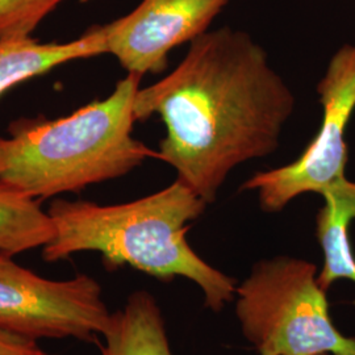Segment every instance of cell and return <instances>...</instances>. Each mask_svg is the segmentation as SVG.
Masks as SVG:
<instances>
[{
  "instance_id": "cell-6",
  "label": "cell",
  "mask_w": 355,
  "mask_h": 355,
  "mask_svg": "<svg viewBox=\"0 0 355 355\" xmlns=\"http://www.w3.org/2000/svg\"><path fill=\"white\" fill-rule=\"evenodd\" d=\"M111 312L101 284L85 274L51 280L0 255V330L41 338L98 343Z\"/></svg>"
},
{
  "instance_id": "cell-13",
  "label": "cell",
  "mask_w": 355,
  "mask_h": 355,
  "mask_svg": "<svg viewBox=\"0 0 355 355\" xmlns=\"http://www.w3.org/2000/svg\"><path fill=\"white\" fill-rule=\"evenodd\" d=\"M0 355H53L37 345V340L0 330Z\"/></svg>"
},
{
  "instance_id": "cell-11",
  "label": "cell",
  "mask_w": 355,
  "mask_h": 355,
  "mask_svg": "<svg viewBox=\"0 0 355 355\" xmlns=\"http://www.w3.org/2000/svg\"><path fill=\"white\" fill-rule=\"evenodd\" d=\"M55 228L36 199L0 182V255L44 248L54 239Z\"/></svg>"
},
{
  "instance_id": "cell-8",
  "label": "cell",
  "mask_w": 355,
  "mask_h": 355,
  "mask_svg": "<svg viewBox=\"0 0 355 355\" xmlns=\"http://www.w3.org/2000/svg\"><path fill=\"white\" fill-rule=\"evenodd\" d=\"M107 54L102 26H94L69 42H38L32 37L0 40V96L60 64Z\"/></svg>"
},
{
  "instance_id": "cell-15",
  "label": "cell",
  "mask_w": 355,
  "mask_h": 355,
  "mask_svg": "<svg viewBox=\"0 0 355 355\" xmlns=\"http://www.w3.org/2000/svg\"><path fill=\"white\" fill-rule=\"evenodd\" d=\"M318 355H331V354H318Z\"/></svg>"
},
{
  "instance_id": "cell-9",
  "label": "cell",
  "mask_w": 355,
  "mask_h": 355,
  "mask_svg": "<svg viewBox=\"0 0 355 355\" xmlns=\"http://www.w3.org/2000/svg\"><path fill=\"white\" fill-rule=\"evenodd\" d=\"M321 196L324 207L316 217V236L324 253V266L318 280L320 287L328 291L337 280L355 283V257L349 234L355 220V182L343 178Z\"/></svg>"
},
{
  "instance_id": "cell-3",
  "label": "cell",
  "mask_w": 355,
  "mask_h": 355,
  "mask_svg": "<svg viewBox=\"0 0 355 355\" xmlns=\"http://www.w3.org/2000/svg\"><path fill=\"white\" fill-rule=\"evenodd\" d=\"M141 78L128 74L110 96L61 119L13 121L10 137H0V182L33 199H49L158 159V152L132 136Z\"/></svg>"
},
{
  "instance_id": "cell-12",
  "label": "cell",
  "mask_w": 355,
  "mask_h": 355,
  "mask_svg": "<svg viewBox=\"0 0 355 355\" xmlns=\"http://www.w3.org/2000/svg\"><path fill=\"white\" fill-rule=\"evenodd\" d=\"M64 0H0V40L31 37Z\"/></svg>"
},
{
  "instance_id": "cell-14",
  "label": "cell",
  "mask_w": 355,
  "mask_h": 355,
  "mask_svg": "<svg viewBox=\"0 0 355 355\" xmlns=\"http://www.w3.org/2000/svg\"><path fill=\"white\" fill-rule=\"evenodd\" d=\"M261 355H271V354H267V353H265V354H261Z\"/></svg>"
},
{
  "instance_id": "cell-10",
  "label": "cell",
  "mask_w": 355,
  "mask_h": 355,
  "mask_svg": "<svg viewBox=\"0 0 355 355\" xmlns=\"http://www.w3.org/2000/svg\"><path fill=\"white\" fill-rule=\"evenodd\" d=\"M102 355H173L161 308L150 292L135 291L125 305L111 315Z\"/></svg>"
},
{
  "instance_id": "cell-5",
  "label": "cell",
  "mask_w": 355,
  "mask_h": 355,
  "mask_svg": "<svg viewBox=\"0 0 355 355\" xmlns=\"http://www.w3.org/2000/svg\"><path fill=\"white\" fill-rule=\"evenodd\" d=\"M316 89L322 121L303 154L288 165L257 173L242 184V190L258 191L265 212H280L306 192L322 195L345 178L349 158L345 130L355 110V44L333 54Z\"/></svg>"
},
{
  "instance_id": "cell-1",
  "label": "cell",
  "mask_w": 355,
  "mask_h": 355,
  "mask_svg": "<svg viewBox=\"0 0 355 355\" xmlns=\"http://www.w3.org/2000/svg\"><path fill=\"white\" fill-rule=\"evenodd\" d=\"M296 98L263 46L223 26L190 42L183 61L135 102L137 121L159 114L166 137L158 159L207 204L237 166L279 146Z\"/></svg>"
},
{
  "instance_id": "cell-2",
  "label": "cell",
  "mask_w": 355,
  "mask_h": 355,
  "mask_svg": "<svg viewBox=\"0 0 355 355\" xmlns=\"http://www.w3.org/2000/svg\"><path fill=\"white\" fill-rule=\"evenodd\" d=\"M207 205L178 179L129 203L55 199L48 209L55 234L42 248V258L54 263L76 253L98 252L110 271L130 266L162 282L183 277L203 291L205 306L220 312L233 299L236 282L208 265L186 240L189 223L203 215Z\"/></svg>"
},
{
  "instance_id": "cell-4",
  "label": "cell",
  "mask_w": 355,
  "mask_h": 355,
  "mask_svg": "<svg viewBox=\"0 0 355 355\" xmlns=\"http://www.w3.org/2000/svg\"><path fill=\"white\" fill-rule=\"evenodd\" d=\"M318 267L292 257L265 259L237 287L236 313L245 338L261 354L355 355L330 318Z\"/></svg>"
},
{
  "instance_id": "cell-7",
  "label": "cell",
  "mask_w": 355,
  "mask_h": 355,
  "mask_svg": "<svg viewBox=\"0 0 355 355\" xmlns=\"http://www.w3.org/2000/svg\"><path fill=\"white\" fill-rule=\"evenodd\" d=\"M230 0H142L125 16L102 26L107 54L128 74H158L168 53L208 31Z\"/></svg>"
}]
</instances>
